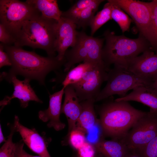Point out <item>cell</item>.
<instances>
[{
	"mask_svg": "<svg viewBox=\"0 0 157 157\" xmlns=\"http://www.w3.org/2000/svg\"><path fill=\"white\" fill-rule=\"evenodd\" d=\"M99 108V124L103 135L120 140L147 112L138 110L126 101H116L113 96Z\"/></svg>",
	"mask_w": 157,
	"mask_h": 157,
	"instance_id": "cell-1",
	"label": "cell"
},
{
	"mask_svg": "<svg viewBox=\"0 0 157 157\" xmlns=\"http://www.w3.org/2000/svg\"><path fill=\"white\" fill-rule=\"evenodd\" d=\"M3 45L12 63L8 74L35 80L41 84L44 85L45 78L48 74L60 69L65 62V59L59 60L56 56L43 57L34 52L24 50L21 47Z\"/></svg>",
	"mask_w": 157,
	"mask_h": 157,
	"instance_id": "cell-2",
	"label": "cell"
},
{
	"mask_svg": "<svg viewBox=\"0 0 157 157\" xmlns=\"http://www.w3.org/2000/svg\"><path fill=\"white\" fill-rule=\"evenodd\" d=\"M58 21L39 13L26 21L15 36L14 45L43 49L48 56H56L55 44Z\"/></svg>",
	"mask_w": 157,
	"mask_h": 157,
	"instance_id": "cell-3",
	"label": "cell"
},
{
	"mask_svg": "<svg viewBox=\"0 0 157 157\" xmlns=\"http://www.w3.org/2000/svg\"><path fill=\"white\" fill-rule=\"evenodd\" d=\"M104 35L106 42L102 49V59L108 71L113 64L126 68L130 60L151 49L149 42L140 34L138 38L132 39L116 35L114 32L107 30Z\"/></svg>",
	"mask_w": 157,
	"mask_h": 157,
	"instance_id": "cell-4",
	"label": "cell"
},
{
	"mask_svg": "<svg viewBox=\"0 0 157 157\" xmlns=\"http://www.w3.org/2000/svg\"><path fill=\"white\" fill-rule=\"evenodd\" d=\"M104 38L93 37L83 31H77L74 45L65 54L64 71L68 72L75 64L81 62L104 63L102 51Z\"/></svg>",
	"mask_w": 157,
	"mask_h": 157,
	"instance_id": "cell-5",
	"label": "cell"
},
{
	"mask_svg": "<svg viewBox=\"0 0 157 157\" xmlns=\"http://www.w3.org/2000/svg\"><path fill=\"white\" fill-rule=\"evenodd\" d=\"M107 83L95 101L104 100L114 95L122 97L129 90L140 86L151 85L152 83L137 76L127 69L114 65L108 72Z\"/></svg>",
	"mask_w": 157,
	"mask_h": 157,
	"instance_id": "cell-6",
	"label": "cell"
},
{
	"mask_svg": "<svg viewBox=\"0 0 157 157\" xmlns=\"http://www.w3.org/2000/svg\"><path fill=\"white\" fill-rule=\"evenodd\" d=\"M39 13L32 5L26 1L0 0V23L14 38L26 21Z\"/></svg>",
	"mask_w": 157,
	"mask_h": 157,
	"instance_id": "cell-7",
	"label": "cell"
},
{
	"mask_svg": "<svg viewBox=\"0 0 157 157\" xmlns=\"http://www.w3.org/2000/svg\"><path fill=\"white\" fill-rule=\"evenodd\" d=\"M157 135V113L150 110L138 119L121 140L130 150L142 148Z\"/></svg>",
	"mask_w": 157,
	"mask_h": 157,
	"instance_id": "cell-8",
	"label": "cell"
},
{
	"mask_svg": "<svg viewBox=\"0 0 157 157\" xmlns=\"http://www.w3.org/2000/svg\"><path fill=\"white\" fill-rule=\"evenodd\" d=\"M118 6L131 17L139 32L149 42L152 40L151 13L148 2L135 0H108Z\"/></svg>",
	"mask_w": 157,
	"mask_h": 157,
	"instance_id": "cell-9",
	"label": "cell"
},
{
	"mask_svg": "<svg viewBox=\"0 0 157 157\" xmlns=\"http://www.w3.org/2000/svg\"><path fill=\"white\" fill-rule=\"evenodd\" d=\"M108 71L104 63L95 64L78 82L70 85L74 88L80 102L96 99L103 83L106 81Z\"/></svg>",
	"mask_w": 157,
	"mask_h": 157,
	"instance_id": "cell-10",
	"label": "cell"
},
{
	"mask_svg": "<svg viewBox=\"0 0 157 157\" xmlns=\"http://www.w3.org/2000/svg\"><path fill=\"white\" fill-rule=\"evenodd\" d=\"M126 68L138 76L152 83L157 76V53L150 49L130 60Z\"/></svg>",
	"mask_w": 157,
	"mask_h": 157,
	"instance_id": "cell-11",
	"label": "cell"
},
{
	"mask_svg": "<svg viewBox=\"0 0 157 157\" xmlns=\"http://www.w3.org/2000/svg\"><path fill=\"white\" fill-rule=\"evenodd\" d=\"M16 76L6 73H3L2 74L3 77L12 83L14 91L11 96H6L0 101L1 108L10 104L11 100L15 98L19 99L21 106L24 108L28 106L30 101L42 103V101L37 96L30 84L31 80L25 78L24 80L21 81L17 79Z\"/></svg>",
	"mask_w": 157,
	"mask_h": 157,
	"instance_id": "cell-12",
	"label": "cell"
},
{
	"mask_svg": "<svg viewBox=\"0 0 157 157\" xmlns=\"http://www.w3.org/2000/svg\"><path fill=\"white\" fill-rule=\"evenodd\" d=\"M76 24L70 19L61 17L58 21L56 31L55 48L59 60L64 59L68 48L72 47L76 40L77 31Z\"/></svg>",
	"mask_w": 157,
	"mask_h": 157,
	"instance_id": "cell-13",
	"label": "cell"
},
{
	"mask_svg": "<svg viewBox=\"0 0 157 157\" xmlns=\"http://www.w3.org/2000/svg\"><path fill=\"white\" fill-rule=\"evenodd\" d=\"M14 125L22 140L33 152L42 157H51L47 149L48 143L45 137L34 128L29 129L22 125L17 115L15 116Z\"/></svg>",
	"mask_w": 157,
	"mask_h": 157,
	"instance_id": "cell-14",
	"label": "cell"
},
{
	"mask_svg": "<svg viewBox=\"0 0 157 157\" xmlns=\"http://www.w3.org/2000/svg\"><path fill=\"white\" fill-rule=\"evenodd\" d=\"M65 88L63 87L60 90L52 94H49L48 108L38 112L39 119L44 122H48L47 126L49 128H52L56 131L63 130L66 126L60 119L62 99Z\"/></svg>",
	"mask_w": 157,
	"mask_h": 157,
	"instance_id": "cell-15",
	"label": "cell"
},
{
	"mask_svg": "<svg viewBox=\"0 0 157 157\" xmlns=\"http://www.w3.org/2000/svg\"><path fill=\"white\" fill-rule=\"evenodd\" d=\"M65 99L62 106L61 113L67 117L68 126L67 137L76 127L77 120L81 111V106L75 91L71 85L64 89Z\"/></svg>",
	"mask_w": 157,
	"mask_h": 157,
	"instance_id": "cell-16",
	"label": "cell"
},
{
	"mask_svg": "<svg viewBox=\"0 0 157 157\" xmlns=\"http://www.w3.org/2000/svg\"><path fill=\"white\" fill-rule=\"evenodd\" d=\"M115 100L139 102L149 107L150 110L157 113V92L151 85L137 87L129 94Z\"/></svg>",
	"mask_w": 157,
	"mask_h": 157,
	"instance_id": "cell-17",
	"label": "cell"
},
{
	"mask_svg": "<svg viewBox=\"0 0 157 157\" xmlns=\"http://www.w3.org/2000/svg\"><path fill=\"white\" fill-rule=\"evenodd\" d=\"M97 153L104 157H127L130 150L120 140L101 139L93 144Z\"/></svg>",
	"mask_w": 157,
	"mask_h": 157,
	"instance_id": "cell-18",
	"label": "cell"
},
{
	"mask_svg": "<svg viewBox=\"0 0 157 157\" xmlns=\"http://www.w3.org/2000/svg\"><path fill=\"white\" fill-rule=\"evenodd\" d=\"M95 101L93 99L87 100L80 102L81 111L77 120L76 126L86 132L96 124L98 123L94 107Z\"/></svg>",
	"mask_w": 157,
	"mask_h": 157,
	"instance_id": "cell-19",
	"label": "cell"
},
{
	"mask_svg": "<svg viewBox=\"0 0 157 157\" xmlns=\"http://www.w3.org/2000/svg\"><path fill=\"white\" fill-rule=\"evenodd\" d=\"M43 16L58 21L60 19L62 11L58 6L56 0H27Z\"/></svg>",
	"mask_w": 157,
	"mask_h": 157,
	"instance_id": "cell-20",
	"label": "cell"
},
{
	"mask_svg": "<svg viewBox=\"0 0 157 157\" xmlns=\"http://www.w3.org/2000/svg\"><path fill=\"white\" fill-rule=\"evenodd\" d=\"M89 62H84L70 69L62 83L63 87L75 83L79 81L85 74L95 64Z\"/></svg>",
	"mask_w": 157,
	"mask_h": 157,
	"instance_id": "cell-21",
	"label": "cell"
},
{
	"mask_svg": "<svg viewBox=\"0 0 157 157\" xmlns=\"http://www.w3.org/2000/svg\"><path fill=\"white\" fill-rule=\"evenodd\" d=\"M104 1L103 0H94L90 5L81 11L71 20L76 24L78 28H85L89 26L99 6Z\"/></svg>",
	"mask_w": 157,
	"mask_h": 157,
	"instance_id": "cell-22",
	"label": "cell"
},
{
	"mask_svg": "<svg viewBox=\"0 0 157 157\" xmlns=\"http://www.w3.org/2000/svg\"><path fill=\"white\" fill-rule=\"evenodd\" d=\"M111 10V4L108 2L104 5L102 9L94 16L89 25L91 28L92 36L102 26L112 19Z\"/></svg>",
	"mask_w": 157,
	"mask_h": 157,
	"instance_id": "cell-23",
	"label": "cell"
},
{
	"mask_svg": "<svg viewBox=\"0 0 157 157\" xmlns=\"http://www.w3.org/2000/svg\"><path fill=\"white\" fill-rule=\"evenodd\" d=\"M86 132L82 129L76 126L67 137L65 138L62 142V144L65 145L68 143L73 148L78 150L86 142L85 134Z\"/></svg>",
	"mask_w": 157,
	"mask_h": 157,
	"instance_id": "cell-24",
	"label": "cell"
},
{
	"mask_svg": "<svg viewBox=\"0 0 157 157\" xmlns=\"http://www.w3.org/2000/svg\"><path fill=\"white\" fill-rule=\"evenodd\" d=\"M110 3L111 4L112 19H113L117 23L123 33L128 31L131 23L133 22V20L121 8L116 5Z\"/></svg>",
	"mask_w": 157,
	"mask_h": 157,
	"instance_id": "cell-25",
	"label": "cell"
},
{
	"mask_svg": "<svg viewBox=\"0 0 157 157\" xmlns=\"http://www.w3.org/2000/svg\"><path fill=\"white\" fill-rule=\"evenodd\" d=\"M148 3L151 13L152 40L151 47V49L157 53V0H154Z\"/></svg>",
	"mask_w": 157,
	"mask_h": 157,
	"instance_id": "cell-26",
	"label": "cell"
},
{
	"mask_svg": "<svg viewBox=\"0 0 157 157\" xmlns=\"http://www.w3.org/2000/svg\"><path fill=\"white\" fill-rule=\"evenodd\" d=\"M94 0H80L76 2L67 10L63 12L61 17L72 20L83 10L90 5Z\"/></svg>",
	"mask_w": 157,
	"mask_h": 157,
	"instance_id": "cell-27",
	"label": "cell"
},
{
	"mask_svg": "<svg viewBox=\"0 0 157 157\" xmlns=\"http://www.w3.org/2000/svg\"><path fill=\"white\" fill-rule=\"evenodd\" d=\"M16 132L13 124L11 126L10 131L6 141L0 149V157H14L15 143L13 141V136Z\"/></svg>",
	"mask_w": 157,
	"mask_h": 157,
	"instance_id": "cell-28",
	"label": "cell"
},
{
	"mask_svg": "<svg viewBox=\"0 0 157 157\" xmlns=\"http://www.w3.org/2000/svg\"><path fill=\"white\" fill-rule=\"evenodd\" d=\"M136 151L140 157H157V135L143 147Z\"/></svg>",
	"mask_w": 157,
	"mask_h": 157,
	"instance_id": "cell-29",
	"label": "cell"
},
{
	"mask_svg": "<svg viewBox=\"0 0 157 157\" xmlns=\"http://www.w3.org/2000/svg\"><path fill=\"white\" fill-rule=\"evenodd\" d=\"M0 41L4 45L14 44L15 39L13 35L2 24L0 23Z\"/></svg>",
	"mask_w": 157,
	"mask_h": 157,
	"instance_id": "cell-30",
	"label": "cell"
},
{
	"mask_svg": "<svg viewBox=\"0 0 157 157\" xmlns=\"http://www.w3.org/2000/svg\"><path fill=\"white\" fill-rule=\"evenodd\" d=\"M78 150V155L80 157H93L97 153L93 144L86 141Z\"/></svg>",
	"mask_w": 157,
	"mask_h": 157,
	"instance_id": "cell-31",
	"label": "cell"
},
{
	"mask_svg": "<svg viewBox=\"0 0 157 157\" xmlns=\"http://www.w3.org/2000/svg\"><path fill=\"white\" fill-rule=\"evenodd\" d=\"M24 144L22 140L15 143L14 157H42L39 155L34 156L27 153L24 149Z\"/></svg>",
	"mask_w": 157,
	"mask_h": 157,
	"instance_id": "cell-32",
	"label": "cell"
},
{
	"mask_svg": "<svg viewBox=\"0 0 157 157\" xmlns=\"http://www.w3.org/2000/svg\"><path fill=\"white\" fill-rule=\"evenodd\" d=\"M3 44H0V67L5 66H11L12 63L9 56L7 53L4 51Z\"/></svg>",
	"mask_w": 157,
	"mask_h": 157,
	"instance_id": "cell-33",
	"label": "cell"
},
{
	"mask_svg": "<svg viewBox=\"0 0 157 157\" xmlns=\"http://www.w3.org/2000/svg\"><path fill=\"white\" fill-rule=\"evenodd\" d=\"M7 140H6L5 137L4 136L3 133L2 129L1 124L0 125V143L2 142H5Z\"/></svg>",
	"mask_w": 157,
	"mask_h": 157,
	"instance_id": "cell-34",
	"label": "cell"
},
{
	"mask_svg": "<svg viewBox=\"0 0 157 157\" xmlns=\"http://www.w3.org/2000/svg\"><path fill=\"white\" fill-rule=\"evenodd\" d=\"M127 157H140L135 150H131Z\"/></svg>",
	"mask_w": 157,
	"mask_h": 157,
	"instance_id": "cell-35",
	"label": "cell"
},
{
	"mask_svg": "<svg viewBox=\"0 0 157 157\" xmlns=\"http://www.w3.org/2000/svg\"><path fill=\"white\" fill-rule=\"evenodd\" d=\"M151 86L157 92V76Z\"/></svg>",
	"mask_w": 157,
	"mask_h": 157,
	"instance_id": "cell-36",
	"label": "cell"
},
{
	"mask_svg": "<svg viewBox=\"0 0 157 157\" xmlns=\"http://www.w3.org/2000/svg\"><path fill=\"white\" fill-rule=\"evenodd\" d=\"M79 157L78 155L76 156H74V157ZM100 157V156H94V157Z\"/></svg>",
	"mask_w": 157,
	"mask_h": 157,
	"instance_id": "cell-37",
	"label": "cell"
}]
</instances>
